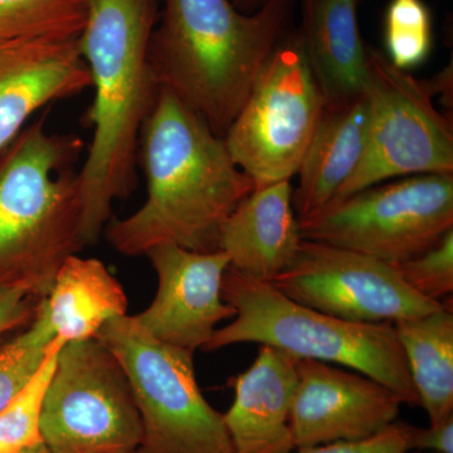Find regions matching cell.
Returning a JSON list of instances; mask_svg holds the SVG:
<instances>
[{"label": "cell", "instance_id": "obj_6", "mask_svg": "<svg viewBox=\"0 0 453 453\" xmlns=\"http://www.w3.org/2000/svg\"><path fill=\"white\" fill-rule=\"evenodd\" d=\"M95 339L127 372L146 453H234L223 413L199 388L195 351L155 339L129 315L107 321Z\"/></svg>", "mask_w": 453, "mask_h": 453}, {"label": "cell", "instance_id": "obj_21", "mask_svg": "<svg viewBox=\"0 0 453 453\" xmlns=\"http://www.w3.org/2000/svg\"><path fill=\"white\" fill-rule=\"evenodd\" d=\"M91 0H0V41L79 40Z\"/></svg>", "mask_w": 453, "mask_h": 453}, {"label": "cell", "instance_id": "obj_9", "mask_svg": "<svg viewBox=\"0 0 453 453\" xmlns=\"http://www.w3.org/2000/svg\"><path fill=\"white\" fill-rule=\"evenodd\" d=\"M365 100V153L333 202L396 178L453 174L452 119L434 105L427 81L369 47Z\"/></svg>", "mask_w": 453, "mask_h": 453}, {"label": "cell", "instance_id": "obj_8", "mask_svg": "<svg viewBox=\"0 0 453 453\" xmlns=\"http://www.w3.org/2000/svg\"><path fill=\"white\" fill-rule=\"evenodd\" d=\"M303 240L401 265L453 228V174H422L372 186L299 219Z\"/></svg>", "mask_w": 453, "mask_h": 453}, {"label": "cell", "instance_id": "obj_23", "mask_svg": "<svg viewBox=\"0 0 453 453\" xmlns=\"http://www.w3.org/2000/svg\"><path fill=\"white\" fill-rule=\"evenodd\" d=\"M53 338L43 297L31 324L0 344V410L40 371Z\"/></svg>", "mask_w": 453, "mask_h": 453}, {"label": "cell", "instance_id": "obj_19", "mask_svg": "<svg viewBox=\"0 0 453 453\" xmlns=\"http://www.w3.org/2000/svg\"><path fill=\"white\" fill-rule=\"evenodd\" d=\"M44 303L55 336L65 342L95 339L107 321L127 315L129 306L105 264L79 255L65 259Z\"/></svg>", "mask_w": 453, "mask_h": 453}, {"label": "cell", "instance_id": "obj_17", "mask_svg": "<svg viewBox=\"0 0 453 453\" xmlns=\"http://www.w3.org/2000/svg\"><path fill=\"white\" fill-rule=\"evenodd\" d=\"M363 0H303L299 35L315 81L327 106L365 95L368 44L359 28Z\"/></svg>", "mask_w": 453, "mask_h": 453}, {"label": "cell", "instance_id": "obj_1", "mask_svg": "<svg viewBox=\"0 0 453 453\" xmlns=\"http://www.w3.org/2000/svg\"><path fill=\"white\" fill-rule=\"evenodd\" d=\"M138 162L148 198L135 213L107 223L112 249L129 257L145 256L160 244L219 251L223 223L255 190L225 140L174 95L160 89L140 133Z\"/></svg>", "mask_w": 453, "mask_h": 453}, {"label": "cell", "instance_id": "obj_32", "mask_svg": "<svg viewBox=\"0 0 453 453\" xmlns=\"http://www.w3.org/2000/svg\"><path fill=\"white\" fill-rule=\"evenodd\" d=\"M120 453H146V452L144 451V449H142V447H139V449H131V451L120 452Z\"/></svg>", "mask_w": 453, "mask_h": 453}, {"label": "cell", "instance_id": "obj_11", "mask_svg": "<svg viewBox=\"0 0 453 453\" xmlns=\"http://www.w3.org/2000/svg\"><path fill=\"white\" fill-rule=\"evenodd\" d=\"M270 283L300 305L353 323L393 324L445 306L412 290L395 265L309 240Z\"/></svg>", "mask_w": 453, "mask_h": 453}, {"label": "cell", "instance_id": "obj_14", "mask_svg": "<svg viewBox=\"0 0 453 453\" xmlns=\"http://www.w3.org/2000/svg\"><path fill=\"white\" fill-rule=\"evenodd\" d=\"M88 88L80 38L0 41V151L35 112Z\"/></svg>", "mask_w": 453, "mask_h": 453}, {"label": "cell", "instance_id": "obj_3", "mask_svg": "<svg viewBox=\"0 0 453 453\" xmlns=\"http://www.w3.org/2000/svg\"><path fill=\"white\" fill-rule=\"evenodd\" d=\"M292 3L266 0L246 14L231 0H160L148 49L160 89L225 138L288 33Z\"/></svg>", "mask_w": 453, "mask_h": 453}, {"label": "cell", "instance_id": "obj_12", "mask_svg": "<svg viewBox=\"0 0 453 453\" xmlns=\"http://www.w3.org/2000/svg\"><path fill=\"white\" fill-rule=\"evenodd\" d=\"M290 412L295 451L375 436L398 419L402 401L380 381L329 363L299 359Z\"/></svg>", "mask_w": 453, "mask_h": 453}, {"label": "cell", "instance_id": "obj_15", "mask_svg": "<svg viewBox=\"0 0 453 453\" xmlns=\"http://www.w3.org/2000/svg\"><path fill=\"white\" fill-rule=\"evenodd\" d=\"M297 357L259 345L255 362L229 380L234 389L223 413L234 453H292L290 412L296 389Z\"/></svg>", "mask_w": 453, "mask_h": 453}, {"label": "cell", "instance_id": "obj_7", "mask_svg": "<svg viewBox=\"0 0 453 453\" xmlns=\"http://www.w3.org/2000/svg\"><path fill=\"white\" fill-rule=\"evenodd\" d=\"M325 106L299 31L286 33L223 138L255 189L296 175Z\"/></svg>", "mask_w": 453, "mask_h": 453}, {"label": "cell", "instance_id": "obj_33", "mask_svg": "<svg viewBox=\"0 0 453 453\" xmlns=\"http://www.w3.org/2000/svg\"><path fill=\"white\" fill-rule=\"evenodd\" d=\"M0 453H3V452H2V449H0Z\"/></svg>", "mask_w": 453, "mask_h": 453}, {"label": "cell", "instance_id": "obj_29", "mask_svg": "<svg viewBox=\"0 0 453 453\" xmlns=\"http://www.w3.org/2000/svg\"><path fill=\"white\" fill-rule=\"evenodd\" d=\"M427 82L434 96L442 95L443 105L452 111V68H445L436 79Z\"/></svg>", "mask_w": 453, "mask_h": 453}, {"label": "cell", "instance_id": "obj_24", "mask_svg": "<svg viewBox=\"0 0 453 453\" xmlns=\"http://www.w3.org/2000/svg\"><path fill=\"white\" fill-rule=\"evenodd\" d=\"M384 42L390 64L405 71L421 65L434 43L432 17L423 0H390L384 18Z\"/></svg>", "mask_w": 453, "mask_h": 453}, {"label": "cell", "instance_id": "obj_13", "mask_svg": "<svg viewBox=\"0 0 453 453\" xmlns=\"http://www.w3.org/2000/svg\"><path fill=\"white\" fill-rule=\"evenodd\" d=\"M145 256L157 273V291L153 303L134 318L160 342L202 350L217 325L235 316L222 299L228 256L220 250L196 252L175 244H160Z\"/></svg>", "mask_w": 453, "mask_h": 453}, {"label": "cell", "instance_id": "obj_26", "mask_svg": "<svg viewBox=\"0 0 453 453\" xmlns=\"http://www.w3.org/2000/svg\"><path fill=\"white\" fill-rule=\"evenodd\" d=\"M43 297L25 285L0 286V342L31 324Z\"/></svg>", "mask_w": 453, "mask_h": 453}, {"label": "cell", "instance_id": "obj_31", "mask_svg": "<svg viewBox=\"0 0 453 453\" xmlns=\"http://www.w3.org/2000/svg\"><path fill=\"white\" fill-rule=\"evenodd\" d=\"M14 453H50V449H47L43 442L38 443V445L27 447V449H20Z\"/></svg>", "mask_w": 453, "mask_h": 453}, {"label": "cell", "instance_id": "obj_28", "mask_svg": "<svg viewBox=\"0 0 453 453\" xmlns=\"http://www.w3.org/2000/svg\"><path fill=\"white\" fill-rule=\"evenodd\" d=\"M405 436L410 451L453 453V416L428 428L405 423Z\"/></svg>", "mask_w": 453, "mask_h": 453}, {"label": "cell", "instance_id": "obj_20", "mask_svg": "<svg viewBox=\"0 0 453 453\" xmlns=\"http://www.w3.org/2000/svg\"><path fill=\"white\" fill-rule=\"evenodd\" d=\"M411 378L429 425L453 416V310L395 321Z\"/></svg>", "mask_w": 453, "mask_h": 453}, {"label": "cell", "instance_id": "obj_27", "mask_svg": "<svg viewBox=\"0 0 453 453\" xmlns=\"http://www.w3.org/2000/svg\"><path fill=\"white\" fill-rule=\"evenodd\" d=\"M405 423L396 419L375 436L357 441H336L326 445L299 449L297 453H431L408 449Z\"/></svg>", "mask_w": 453, "mask_h": 453}, {"label": "cell", "instance_id": "obj_18", "mask_svg": "<svg viewBox=\"0 0 453 453\" xmlns=\"http://www.w3.org/2000/svg\"><path fill=\"white\" fill-rule=\"evenodd\" d=\"M368 105L365 95L342 106H325L301 160L299 187L292 190L297 219L330 204L356 172L365 153Z\"/></svg>", "mask_w": 453, "mask_h": 453}, {"label": "cell", "instance_id": "obj_2", "mask_svg": "<svg viewBox=\"0 0 453 453\" xmlns=\"http://www.w3.org/2000/svg\"><path fill=\"white\" fill-rule=\"evenodd\" d=\"M159 9L160 0H91L80 37L95 92L94 135L79 172L85 246L105 231L112 203L135 189L140 133L160 92L148 58Z\"/></svg>", "mask_w": 453, "mask_h": 453}, {"label": "cell", "instance_id": "obj_22", "mask_svg": "<svg viewBox=\"0 0 453 453\" xmlns=\"http://www.w3.org/2000/svg\"><path fill=\"white\" fill-rule=\"evenodd\" d=\"M64 340L53 338L46 359L31 381L0 410V449L14 453L43 442L41 417L47 389L55 372Z\"/></svg>", "mask_w": 453, "mask_h": 453}, {"label": "cell", "instance_id": "obj_4", "mask_svg": "<svg viewBox=\"0 0 453 453\" xmlns=\"http://www.w3.org/2000/svg\"><path fill=\"white\" fill-rule=\"evenodd\" d=\"M46 122H29L0 151V286H28L42 297L65 259L85 247L73 166L82 140L50 133Z\"/></svg>", "mask_w": 453, "mask_h": 453}, {"label": "cell", "instance_id": "obj_25", "mask_svg": "<svg viewBox=\"0 0 453 453\" xmlns=\"http://www.w3.org/2000/svg\"><path fill=\"white\" fill-rule=\"evenodd\" d=\"M405 283L427 299L440 301L453 292V228L428 251L395 265Z\"/></svg>", "mask_w": 453, "mask_h": 453}, {"label": "cell", "instance_id": "obj_10", "mask_svg": "<svg viewBox=\"0 0 453 453\" xmlns=\"http://www.w3.org/2000/svg\"><path fill=\"white\" fill-rule=\"evenodd\" d=\"M50 453H120L139 449L140 419L127 372L97 339L65 342L41 417Z\"/></svg>", "mask_w": 453, "mask_h": 453}, {"label": "cell", "instance_id": "obj_5", "mask_svg": "<svg viewBox=\"0 0 453 453\" xmlns=\"http://www.w3.org/2000/svg\"><path fill=\"white\" fill-rule=\"evenodd\" d=\"M222 299L234 309L231 324L219 327L204 353L231 345H270L297 359L342 365L380 381L401 398L419 405L404 351L392 323H353L295 303L270 282L226 268Z\"/></svg>", "mask_w": 453, "mask_h": 453}, {"label": "cell", "instance_id": "obj_16", "mask_svg": "<svg viewBox=\"0 0 453 453\" xmlns=\"http://www.w3.org/2000/svg\"><path fill=\"white\" fill-rule=\"evenodd\" d=\"M291 180L257 188L223 223L219 250L229 267L262 282H273L296 257L303 237L292 207Z\"/></svg>", "mask_w": 453, "mask_h": 453}, {"label": "cell", "instance_id": "obj_30", "mask_svg": "<svg viewBox=\"0 0 453 453\" xmlns=\"http://www.w3.org/2000/svg\"><path fill=\"white\" fill-rule=\"evenodd\" d=\"M234 3L235 8L240 9V11H246V9H255L261 7L266 0H231Z\"/></svg>", "mask_w": 453, "mask_h": 453}]
</instances>
